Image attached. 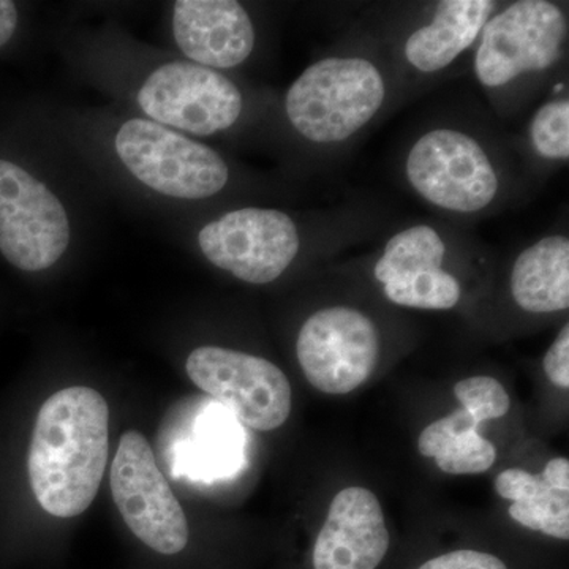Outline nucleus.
Listing matches in <instances>:
<instances>
[{
	"mask_svg": "<svg viewBox=\"0 0 569 569\" xmlns=\"http://www.w3.org/2000/svg\"><path fill=\"white\" fill-rule=\"evenodd\" d=\"M107 400L96 389L71 387L40 408L29 448V481L48 515L69 519L99 492L108 462Z\"/></svg>",
	"mask_w": 569,
	"mask_h": 569,
	"instance_id": "f257e3e1",
	"label": "nucleus"
},
{
	"mask_svg": "<svg viewBox=\"0 0 569 569\" xmlns=\"http://www.w3.org/2000/svg\"><path fill=\"white\" fill-rule=\"evenodd\" d=\"M383 71L362 56H332L307 67L288 89L284 111L313 144H340L361 132L387 102Z\"/></svg>",
	"mask_w": 569,
	"mask_h": 569,
	"instance_id": "f03ea898",
	"label": "nucleus"
},
{
	"mask_svg": "<svg viewBox=\"0 0 569 569\" xmlns=\"http://www.w3.org/2000/svg\"><path fill=\"white\" fill-rule=\"evenodd\" d=\"M403 170L425 203L458 216L486 211L501 189L488 149L473 134L452 127L422 133L408 149Z\"/></svg>",
	"mask_w": 569,
	"mask_h": 569,
	"instance_id": "7ed1b4c3",
	"label": "nucleus"
},
{
	"mask_svg": "<svg viewBox=\"0 0 569 569\" xmlns=\"http://www.w3.org/2000/svg\"><path fill=\"white\" fill-rule=\"evenodd\" d=\"M568 21L549 0H519L492 14L482 28L475 74L486 89H500L537 74L563 58Z\"/></svg>",
	"mask_w": 569,
	"mask_h": 569,
	"instance_id": "20e7f679",
	"label": "nucleus"
},
{
	"mask_svg": "<svg viewBox=\"0 0 569 569\" xmlns=\"http://www.w3.org/2000/svg\"><path fill=\"white\" fill-rule=\"evenodd\" d=\"M116 151L138 181L167 197H213L230 178L227 163L213 149L152 121L123 123Z\"/></svg>",
	"mask_w": 569,
	"mask_h": 569,
	"instance_id": "39448f33",
	"label": "nucleus"
},
{
	"mask_svg": "<svg viewBox=\"0 0 569 569\" xmlns=\"http://www.w3.org/2000/svg\"><path fill=\"white\" fill-rule=\"evenodd\" d=\"M110 481L116 507L134 537L163 556L186 549L189 522L151 445L137 430L121 437Z\"/></svg>",
	"mask_w": 569,
	"mask_h": 569,
	"instance_id": "423d86ee",
	"label": "nucleus"
},
{
	"mask_svg": "<svg viewBox=\"0 0 569 569\" xmlns=\"http://www.w3.org/2000/svg\"><path fill=\"white\" fill-rule=\"evenodd\" d=\"M186 370L193 385L250 429L269 432L290 417V381L268 359L228 348L200 347L187 358Z\"/></svg>",
	"mask_w": 569,
	"mask_h": 569,
	"instance_id": "0eeeda50",
	"label": "nucleus"
},
{
	"mask_svg": "<svg viewBox=\"0 0 569 569\" xmlns=\"http://www.w3.org/2000/svg\"><path fill=\"white\" fill-rule=\"evenodd\" d=\"M296 355L313 388L325 395H348L372 377L380 356V335L361 310L326 307L299 329Z\"/></svg>",
	"mask_w": 569,
	"mask_h": 569,
	"instance_id": "6e6552de",
	"label": "nucleus"
},
{
	"mask_svg": "<svg viewBox=\"0 0 569 569\" xmlns=\"http://www.w3.org/2000/svg\"><path fill=\"white\" fill-rule=\"evenodd\" d=\"M213 266L246 283L274 282L301 249L298 224L277 209L244 208L223 213L198 234Z\"/></svg>",
	"mask_w": 569,
	"mask_h": 569,
	"instance_id": "1a4fd4ad",
	"label": "nucleus"
},
{
	"mask_svg": "<svg viewBox=\"0 0 569 569\" xmlns=\"http://www.w3.org/2000/svg\"><path fill=\"white\" fill-rule=\"evenodd\" d=\"M70 242L66 209L48 187L0 160V252L21 271L51 268Z\"/></svg>",
	"mask_w": 569,
	"mask_h": 569,
	"instance_id": "9d476101",
	"label": "nucleus"
},
{
	"mask_svg": "<svg viewBox=\"0 0 569 569\" xmlns=\"http://www.w3.org/2000/svg\"><path fill=\"white\" fill-rule=\"evenodd\" d=\"M138 103L160 126L198 137L230 129L244 108L233 81L194 62H171L153 71L138 93Z\"/></svg>",
	"mask_w": 569,
	"mask_h": 569,
	"instance_id": "9b49d317",
	"label": "nucleus"
},
{
	"mask_svg": "<svg viewBox=\"0 0 569 569\" xmlns=\"http://www.w3.org/2000/svg\"><path fill=\"white\" fill-rule=\"evenodd\" d=\"M449 246L432 224L417 223L388 239L373 264V279L388 301L419 310H451L462 299L458 277L445 268Z\"/></svg>",
	"mask_w": 569,
	"mask_h": 569,
	"instance_id": "f8f14e48",
	"label": "nucleus"
},
{
	"mask_svg": "<svg viewBox=\"0 0 569 569\" xmlns=\"http://www.w3.org/2000/svg\"><path fill=\"white\" fill-rule=\"evenodd\" d=\"M389 549L380 501L365 488L340 490L313 548L316 569H376Z\"/></svg>",
	"mask_w": 569,
	"mask_h": 569,
	"instance_id": "ddd939ff",
	"label": "nucleus"
},
{
	"mask_svg": "<svg viewBox=\"0 0 569 569\" xmlns=\"http://www.w3.org/2000/svg\"><path fill=\"white\" fill-rule=\"evenodd\" d=\"M173 29L183 54L208 69L241 66L254 48L252 20L234 0H179Z\"/></svg>",
	"mask_w": 569,
	"mask_h": 569,
	"instance_id": "4468645a",
	"label": "nucleus"
},
{
	"mask_svg": "<svg viewBox=\"0 0 569 569\" xmlns=\"http://www.w3.org/2000/svg\"><path fill=\"white\" fill-rule=\"evenodd\" d=\"M496 6L490 0L438 2L432 20L407 37L403 44L407 62L421 73L448 69L477 43Z\"/></svg>",
	"mask_w": 569,
	"mask_h": 569,
	"instance_id": "2eb2a0df",
	"label": "nucleus"
},
{
	"mask_svg": "<svg viewBox=\"0 0 569 569\" xmlns=\"http://www.w3.org/2000/svg\"><path fill=\"white\" fill-rule=\"evenodd\" d=\"M509 291L512 301L529 313L568 310V236L548 234L523 249L512 264Z\"/></svg>",
	"mask_w": 569,
	"mask_h": 569,
	"instance_id": "dca6fc26",
	"label": "nucleus"
},
{
	"mask_svg": "<svg viewBox=\"0 0 569 569\" xmlns=\"http://www.w3.org/2000/svg\"><path fill=\"white\" fill-rule=\"evenodd\" d=\"M479 422L463 408L427 426L418 448L425 458L436 459L448 475L485 473L496 463L497 449L479 436Z\"/></svg>",
	"mask_w": 569,
	"mask_h": 569,
	"instance_id": "f3484780",
	"label": "nucleus"
},
{
	"mask_svg": "<svg viewBox=\"0 0 569 569\" xmlns=\"http://www.w3.org/2000/svg\"><path fill=\"white\" fill-rule=\"evenodd\" d=\"M498 496L512 501L509 516L520 526L557 539L569 538V492L550 488L541 477L508 468L496 479Z\"/></svg>",
	"mask_w": 569,
	"mask_h": 569,
	"instance_id": "a211bd4d",
	"label": "nucleus"
},
{
	"mask_svg": "<svg viewBox=\"0 0 569 569\" xmlns=\"http://www.w3.org/2000/svg\"><path fill=\"white\" fill-rule=\"evenodd\" d=\"M206 417V415H204ZM217 417H206L208 425L194 426L193 438L181 441L173 451L174 475H187L189 478L208 479L231 471L230 427L216 425Z\"/></svg>",
	"mask_w": 569,
	"mask_h": 569,
	"instance_id": "6ab92c4d",
	"label": "nucleus"
},
{
	"mask_svg": "<svg viewBox=\"0 0 569 569\" xmlns=\"http://www.w3.org/2000/svg\"><path fill=\"white\" fill-rule=\"evenodd\" d=\"M530 142L539 159L568 162L569 100L557 97L538 108L530 122Z\"/></svg>",
	"mask_w": 569,
	"mask_h": 569,
	"instance_id": "aec40b11",
	"label": "nucleus"
},
{
	"mask_svg": "<svg viewBox=\"0 0 569 569\" xmlns=\"http://www.w3.org/2000/svg\"><path fill=\"white\" fill-rule=\"evenodd\" d=\"M460 408L468 411L479 425L490 419L503 418L511 407L508 392L496 378L477 376L459 381L455 387Z\"/></svg>",
	"mask_w": 569,
	"mask_h": 569,
	"instance_id": "412c9836",
	"label": "nucleus"
},
{
	"mask_svg": "<svg viewBox=\"0 0 569 569\" xmlns=\"http://www.w3.org/2000/svg\"><path fill=\"white\" fill-rule=\"evenodd\" d=\"M419 569H508L496 556L478 550H456L426 561Z\"/></svg>",
	"mask_w": 569,
	"mask_h": 569,
	"instance_id": "4be33fe9",
	"label": "nucleus"
},
{
	"mask_svg": "<svg viewBox=\"0 0 569 569\" xmlns=\"http://www.w3.org/2000/svg\"><path fill=\"white\" fill-rule=\"evenodd\" d=\"M546 377L557 388H569V326L565 325L545 356Z\"/></svg>",
	"mask_w": 569,
	"mask_h": 569,
	"instance_id": "5701e85b",
	"label": "nucleus"
},
{
	"mask_svg": "<svg viewBox=\"0 0 569 569\" xmlns=\"http://www.w3.org/2000/svg\"><path fill=\"white\" fill-rule=\"evenodd\" d=\"M542 481L550 488L569 492V462L565 458L549 460L541 475Z\"/></svg>",
	"mask_w": 569,
	"mask_h": 569,
	"instance_id": "b1692460",
	"label": "nucleus"
},
{
	"mask_svg": "<svg viewBox=\"0 0 569 569\" xmlns=\"http://www.w3.org/2000/svg\"><path fill=\"white\" fill-rule=\"evenodd\" d=\"M17 26V6L10 0H0V47H3L13 37Z\"/></svg>",
	"mask_w": 569,
	"mask_h": 569,
	"instance_id": "393cba45",
	"label": "nucleus"
}]
</instances>
